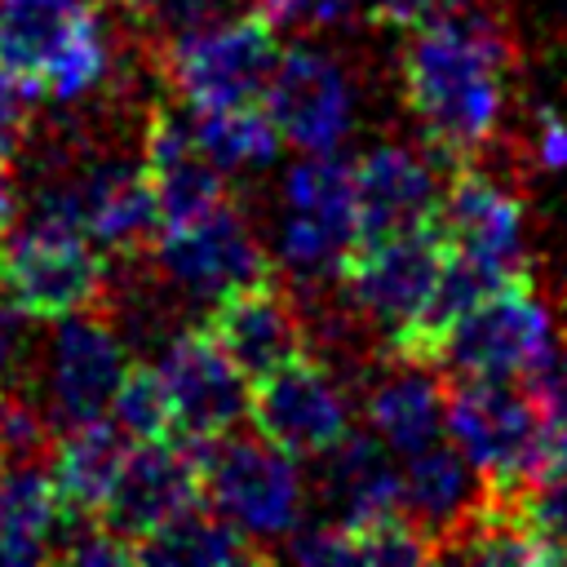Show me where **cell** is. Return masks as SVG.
<instances>
[{"label":"cell","instance_id":"cell-1","mask_svg":"<svg viewBox=\"0 0 567 567\" xmlns=\"http://www.w3.org/2000/svg\"><path fill=\"white\" fill-rule=\"evenodd\" d=\"M505 27L465 0L412 27L399 62L403 102L421 124L430 151L465 164L483 151L505 111Z\"/></svg>","mask_w":567,"mask_h":567},{"label":"cell","instance_id":"cell-2","mask_svg":"<svg viewBox=\"0 0 567 567\" xmlns=\"http://www.w3.org/2000/svg\"><path fill=\"white\" fill-rule=\"evenodd\" d=\"M447 434L478 470L487 496H518L563 452L532 377H456L447 385Z\"/></svg>","mask_w":567,"mask_h":567},{"label":"cell","instance_id":"cell-3","mask_svg":"<svg viewBox=\"0 0 567 567\" xmlns=\"http://www.w3.org/2000/svg\"><path fill=\"white\" fill-rule=\"evenodd\" d=\"M97 4L102 0H0V66L35 97H89L115 62Z\"/></svg>","mask_w":567,"mask_h":567},{"label":"cell","instance_id":"cell-4","mask_svg":"<svg viewBox=\"0 0 567 567\" xmlns=\"http://www.w3.org/2000/svg\"><path fill=\"white\" fill-rule=\"evenodd\" d=\"M279 31L252 9L235 18H217L190 31H173L159 49L164 80L190 111H221L266 102L275 62H279Z\"/></svg>","mask_w":567,"mask_h":567},{"label":"cell","instance_id":"cell-5","mask_svg":"<svg viewBox=\"0 0 567 567\" xmlns=\"http://www.w3.org/2000/svg\"><path fill=\"white\" fill-rule=\"evenodd\" d=\"M204 505L226 514L252 540H279L301 527L306 483L297 456L261 434H221L199 443Z\"/></svg>","mask_w":567,"mask_h":567},{"label":"cell","instance_id":"cell-6","mask_svg":"<svg viewBox=\"0 0 567 567\" xmlns=\"http://www.w3.org/2000/svg\"><path fill=\"white\" fill-rule=\"evenodd\" d=\"M0 297L27 319H66L102 297V248L49 217H27L0 244Z\"/></svg>","mask_w":567,"mask_h":567},{"label":"cell","instance_id":"cell-7","mask_svg":"<svg viewBox=\"0 0 567 567\" xmlns=\"http://www.w3.org/2000/svg\"><path fill=\"white\" fill-rule=\"evenodd\" d=\"M549 359L554 315L527 270L470 306L439 350V368L452 377H536Z\"/></svg>","mask_w":567,"mask_h":567},{"label":"cell","instance_id":"cell-8","mask_svg":"<svg viewBox=\"0 0 567 567\" xmlns=\"http://www.w3.org/2000/svg\"><path fill=\"white\" fill-rule=\"evenodd\" d=\"M443 266L447 239L439 230V217H430L421 226H403L394 235L354 244L337 275L350 310L394 341L425 310Z\"/></svg>","mask_w":567,"mask_h":567},{"label":"cell","instance_id":"cell-9","mask_svg":"<svg viewBox=\"0 0 567 567\" xmlns=\"http://www.w3.org/2000/svg\"><path fill=\"white\" fill-rule=\"evenodd\" d=\"M354 239H359L354 164L332 159V151L292 164L284 177V226H279L284 266L301 279H319L328 270H341Z\"/></svg>","mask_w":567,"mask_h":567},{"label":"cell","instance_id":"cell-10","mask_svg":"<svg viewBox=\"0 0 567 567\" xmlns=\"http://www.w3.org/2000/svg\"><path fill=\"white\" fill-rule=\"evenodd\" d=\"M248 421L261 439H270L288 456L315 461L350 434V403L332 381V372L306 350L252 381Z\"/></svg>","mask_w":567,"mask_h":567},{"label":"cell","instance_id":"cell-11","mask_svg":"<svg viewBox=\"0 0 567 567\" xmlns=\"http://www.w3.org/2000/svg\"><path fill=\"white\" fill-rule=\"evenodd\" d=\"M195 505H204L199 443H190L182 434L133 439L97 523L137 549L151 532H159L164 523H173L177 514H186Z\"/></svg>","mask_w":567,"mask_h":567},{"label":"cell","instance_id":"cell-12","mask_svg":"<svg viewBox=\"0 0 567 567\" xmlns=\"http://www.w3.org/2000/svg\"><path fill=\"white\" fill-rule=\"evenodd\" d=\"M159 377H164V390L173 403V430L190 443L235 434L239 421L248 416L252 381L217 346V337L204 323L168 337V346L159 354Z\"/></svg>","mask_w":567,"mask_h":567},{"label":"cell","instance_id":"cell-13","mask_svg":"<svg viewBox=\"0 0 567 567\" xmlns=\"http://www.w3.org/2000/svg\"><path fill=\"white\" fill-rule=\"evenodd\" d=\"M155 266L177 288H186L190 297H204V301H221L226 292L275 270L257 230L230 199L182 230H164L155 239Z\"/></svg>","mask_w":567,"mask_h":567},{"label":"cell","instance_id":"cell-14","mask_svg":"<svg viewBox=\"0 0 567 567\" xmlns=\"http://www.w3.org/2000/svg\"><path fill=\"white\" fill-rule=\"evenodd\" d=\"M124 372H128L124 341L93 306L58 319L49 341V421L66 430L111 416Z\"/></svg>","mask_w":567,"mask_h":567},{"label":"cell","instance_id":"cell-15","mask_svg":"<svg viewBox=\"0 0 567 567\" xmlns=\"http://www.w3.org/2000/svg\"><path fill=\"white\" fill-rule=\"evenodd\" d=\"M350 75L332 53L310 44H292L279 53L266 89V111L284 142L301 146L306 155L332 151L350 128Z\"/></svg>","mask_w":567,"mask_h":567},{"label":"cell","instance_id":"cell-16","mask_svg":"<svg viewBox=\"0 0 567 567\" xmlns=\"http://www.w3.org/2000/svg\"><path fill=\"white\" fill-rule=\"evenodd\" d=\"M142 168L155 195V213H159V235L164 230H182L199 217H208L217 204H226V168L213 164V155L195 142V128H186V120H177L168 106H151L146 111V128H142Z\"/></svg>","mask_w":567,"mask_h":567},{"label":"cell","instance_id":"cell-17","mask_svg":"<svg viewBox=\"0 0 567 567\" xmlns=\"http://www.w3.org/2000/svg\"><path fill=\"white\" fill-rule=\"evenodd\" d=\"M204 328L244 368L248 381L306 354V315L297 310L288 284H279L275 270L213 301Z\"/></svg>","mask_w":567,"mask_h":567},{"label":"cell","instance_id":"cell-18","mask_svg":"<svg viewBox=\"0 0 567 567\" xmlns=\"http://www.w3.org/2000/svg\"><path fill=\"white\" fill-rule=\"evenodd\" d=\"M434 217L452 252L487 261L505 275L523 270V208L487 173L456 164V177L443 186Z\"/></svg>","mask_w":567,"mask_h":567},{"label":"cell","instance_id":"cell-19","mask_svg":"<svg viewBox=\"0 0 567 567\" xmlns=\"http://www.w3.org/2000/svg\"><path fill=\"white\" fill-rule=\"evenodd\" d=\"M75 190H80V221L84 235L111 252V257H133L155 248L159 239V213H155V195L142 168L133 159H97L89 168L75 173Z\"/></svg>","mask_w":567,"mask_h":567},{"label":"cell","instance_id":"cell-20","mask_svg":"<svg viewBox=\"0 0 567 567\" xmlns=\"http://www.w3.org/2000/svg\"><path fill=\"white\" fill-rule=\"evenodd\" d=\"M354 195H359V239H381L403 226H421L439 213V182L425 155L408 146H372L354 164Z\"/></svg>","mask_w":567,"mask_h":567},{"label":"cell","instance_id":"cell-21","mask_svg":"<svg viewBox=\"0 0 567 567\" xmlns=\"http://www.w3.org/2000/svg\"><path fill=\"white\" fill-rule=\"evenodd\" d=\"M368 421L399 456L447 439V385L434 363L399 359V368L381 372L368 390Z\"/></svg>","mask_w":567,"mask_h":567},{"label":"cell","instance_id":"cell-22","mask_svg":"<svg viewBox=\"0 0 567 567\" xmlns=\"http://www.w3.org/2000/svg\"><path fill=\"white\" fill-rule=\"evenodd\" d=\"M128 447H133V439L106 416L84 421V425H66V434L53 443V456H49V474H53V487H58L66 518H97L102 514Z\"/></svg>","mask_w":567,"mask_h":567},{"label":"cell","instance_id":"cell-23","mask_svg":"<svg viewBox=\"0 0 567 567\" xmlns=\"http://www.w3.org/2000/svg\"><path fill=\"white\" fill-rule=\"evenodd\" d=\"M323 487L337 505V523H372L403 509V470L390 461V443L372 434H346L332 452H323Z\"/></svg>","mask_w":567,"mask_h":567},{"label":"cell","instance_id":"cell-24","mask_svg":"<svg viewBox=\"0 0 567 567\" xmlns=\"http://www.w3.org/2000/svg\"><path fill=\"white\" fill-rule=\"evenodd\" d=\"M474 465L470 456L456 447V439H439L421 452L408 456L403 465V509L408 518L434 540V558H439V545L470 518L474 509Z\"/></svg>","mask_w":567,"mask_h":567},{"label":"cell","instance_id":"cell-25","mask_svg":"<svg viewBox=\"0 0 567 567\" xmlns=\"http://www.w3.org/2000/svg\"><path fill=\"white\" fill-rule=\"evenodd\" d=\"M62 501L44 461H9L0 470V563H44L62 536Z\"/></svg>","mask_w":567,"mask_h":567},{"label":"cell","instance_id":"cell-26","mask_svg":"<svg viewBox=\"0 0 567 567\" xmlns=\"http://www.w3.org/2000/svg\"><path fill=\"white\" fill-rule=\"evenodd\" d=\"M261 558H270V549H261L244 527H235L213 505H195L177 514L133 549V563H182V567H226V563H261Z\"/></svg>","mask_w":567,"mask_h":567},{"label":"cell","instance_id":"cell-27","mask_svg":"<svg viewBox=\"0 0 567 567\" xmlns=\"http://www.w3.org/2000/svg\"><path fill=\"white\" fill-rule=\"evenodd\" d=\"M195 142L213 155V164L230 168H252V164H270L279 151V128L266 111V102H248V106H221V111H195L190 120Z\"/></svg>","mask_w":567,"mask_h":567},{"label":"cell","instance_id":"cell-28","mask_svg":"<svg viewBox=\"0 0 567 567\" xmlns=\"http://www.w3.org/2000/svg\"><path fill=\"white\" fill-rule=\"evenodd\" d=\"M111 421L128 434V439H173V403L164 390L159 368L146 363H128L120 394L111 403Z\"/></svg>","mask_w":567,"mask_h":567},{"label":"cell","instance_id":"cell-29","mask_svg":"<svg viewBox=\"0 0 567 567\" xmlns=\"http://www.w3.org/2000/svg\"><path fill=\"white\" fill-rule=\"evenodd\" d=\"M31 97H35V93H31L18 75H9V71L0 66V168H9L13 155H18L22 142H27V128H31L27 102H31Z\"/></svg>","mask_w":567,"mask_h":567},{"label":"cell","instance_id":"cell-30","mask_svg":"<svg viewBox=\"0 0 567 567\" xmlns=\"http://www.w3.org/2000/svg\"><path fill=\"white\" fill-rule=\"evenodd\" d=\"M244 0H159V31H190L217 18H235Z\"/></svg>","mask_w":567,"mask_h":567},{"label":"cell","instance_id":"cell-31","mask_svg":"<svg viewBox=\"0 0 567 567\" xmlns=\"http://www.w3.org/2000/svg\"><path fill=\"white\" fill-rule=\"evenodd\" d=\"M452 0H359V13L381 22V27H399V31H412L421 27L425 18L443 13Z\"/></svg>","mask_w":567,"mask_h":567},{"label":"cell","instance_id":"cell-32","mask_svg":"<svg viewBox=\"0 0 567 567\" xmlns=\"http://www.w3.org/2000/svg\"><path fill=\"white\" fill-rule=\"evenodd\" d=\"M22 328H27V315L0 297V394L13 390L18 363H22Z\"/></svg>","mask_w":567,"mask_h":567},{"label":"cell","instance_id":"cell-33","mask_svg":"<svg viewBox=\"0 0 567 567\" xmlns=\"http://www.w3.org/2000/svg\"><path fill=\"white\" fill-rule=\"evenodd\" d=\"M540 159L549 168H567V120H545V128H540Z\"/></svg>","mask_w":567,"mask_h":567},{"label":"cell","instance_id":"cell-34","mask_svg":"<svg viewBox=\"0 0 567 567\" xmlns=\"http://www.w3.org/2000/svg\"><path fill=\"white\" fill-rule=\"evenodd\" d=\"M18 217H22V204H18V186H13L9 168H0V244L9 239V230L18 226Z\"/></svg>","mask_w":567,"mask_h":567},{"label":"cell","instance_id":"cell-35","mask_svg":"<svg viewBox=\"0 0 567 567\" xmlns=\"http://www.w3.org/2000/svg\"><path fill=\"white\" fill-rule=\"evenodd\" d=\"M0 470H4V443H0Z\"/></svg>","mask_w":567,"mask_h":567}]
</instances>
